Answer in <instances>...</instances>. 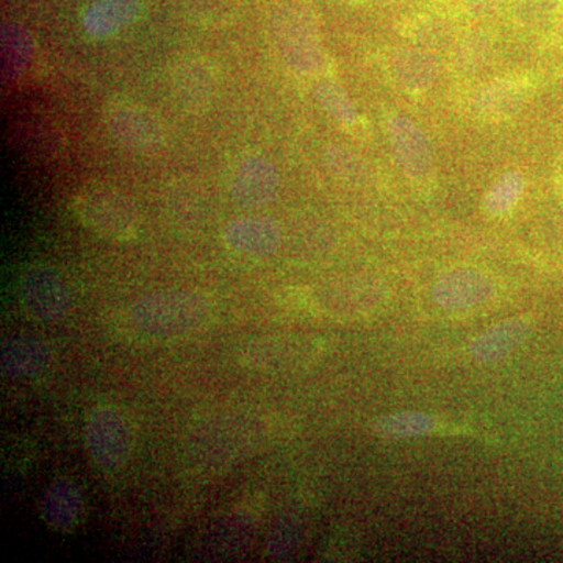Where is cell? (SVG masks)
I'll return each mask as SVG.
<instances>
[{
  "instance_id": "obj_1",
  "label": "cell",
  "mask_w": 563,
  "mask_h": 563,
  "mask_svg": "<svg viewBox=\"0 0 563 563\" xmlns=\"http://www.w3.org/2000/svg\"><path fill=\"white\" fill-rule=\"evenodd\" d=\"M210 317L207 298L192 291L144 296L129 310L132 331L146 339H174L198 331Z\"/></svg>"
},
{
  "instance_id": "obj_2",
  "label": "cell",
  "mask_w": 563,
  "mask_h": 563,
  "mask_svg": "<svg viewBox=\"0 0 563 563\" xmlns=\"http://www.w3.org/2000/svg\"><path fill=\"white\" fill-rule=\"evenodd\" d=\"M70 210L85 228L106 239L131 242L140 231L135 203L109 184L81 188L70 201Z\"/></svg>"
},
{
  "instance_id": "obj_3",
  "label": "cell",
  "mask_w": 563,
  "mask_h": 563,
  "mask_svg": "<svg viewBox=\"0 0 563 563\" xmlns=\"http://www.w3.org/2000/svg\"><path fill=\"white\" fill-rule=\"evenodd\" d=\"M107 128L125 150L154 154L166 143L165 125L161 118L139 102L117 99L106 107Z\"/></svg>"
},
{
  "instance_id": "obj_4",
  "label": "cell",
  "mask_w": 563,
  "mask_h": 563,
  "mask_svg": "<svg viewBox=\"0 0 563 563\" xmlns=\"http://www.w3.org/2000/svg\"><path fill=\"white\" fill-rule=\"evenodd\" d=\"M87 448L102 470L121 468L132 455L131 422L114 407L96 410L87 424Z\"/></svg>"
},
{
  "instance_id": "obj_5",
  "label": "cell",
  "mask_w": 563,
  "mask_h": 563,
  "mask_svg": "<svg viewBox=\"0 0 563 563\" xmlns=\"http://www.w3.org/2000/svg\"><path fill=\"white\" fill-rule=\"evenodd\" d=\"M22 302L31 317L40 321H57L70 309V292L57 273L33 268L22 280Z\"/></svg>"
},
{
  "instance_id": "obj_6",
  "label": "cell",
  "mask_w": 563,
  "mask_h": 563,
  "mask_svg": "<svg viewBox=\"0 0 563 563\" xmlns=\"http://www.w3.org/2000/svg\"><path fill=\"white\" fill-rule=\"evenodd\" d=\"M218 70L207 58L188 57L173 70V90L185 110L203 111L218 90Z\"/></svg>"
},
{
  "instance_id": "obj_7",
  "label": "cell",
  "mask_w": 563,
  "mask_h": 563,
  "mask_svg": "<svg viewBox=\"0 0 563 563\" xmlns=\"http://www.w3.org/2000/svg\"><path fill=\"white\" fill-rule=\"evenodd\" d=\"M388 136L396 161L410 179H426L432 172V151L424 132L402 114L388 122Z\"/></svg>"
},
{
  "instance_id": "obj_8",
  "label": "cell",
  "mask_w": 563,
  "mask_h": 563,
  "mask_svg": "<svg viewBox=\"0 0 563 563\" xmlns=\"http://www.w3.org/2000/svg\"><path fill=\"white\" fill-rule=\"evenodd\" d=\"M493 291L495 285L487 274L474 268H457L437 280L433 298L444 309H468L487 301Z\"/></svg>"
},
{
  "instance_id": "obj_9",
  "label": "cell",
  "mask_w": 563,
  "mask_h": 563,
  "mask_svg": "<svg viewBox=\"0 0 563 563\" xmlns=\"http://www.w3.org/2000/svg\"><path fill=\"white\" fill-rule=\"evenodd\" d=\"M395 80L409 91H426L440 73L439 58L428 47H399L390 55Z\"/></svg>"
},
{
  "instance_id": "obj_10",
  "label": "cell",
  "mask_w": 563,
  "mask_h": 563,
  "mask_svg": "<svg viewBox=\"0 0 563 563\" xmlns=\"http://www.w3.org/2000/svg\"><path fill=\"white\" fill-rule=\"evenodd\" d=\"M84 498L70 481H55L44 493L41 515L55 531L70 532L80 523Z\"/></svg>"
},
{
  "instance_id": "obj_11",
  "label": "cell",
  "mask_w": 563,
  "mask_h": 563,
  "mask_svg": "<svg viewBox=\"0 0 563 563\" xmlns=\"http://www.w3.org/2000/svg\"><path fill=\"white\" fill-rule=\"evenodd\" d=\"M280 40L282 52L292 68L303 74H314L322 68V51L309 22H287Z\"/></svg>"
},
{
  "instance_id": "obj_12",
  "label": "cell",
  "mask_w": 563,
  "mask_h": 563,
  "mask_svg": "<svg viewBox=\"0 0 563 563\" xmlns=\"http://www.w3.org/2000/svg\"><path fill=\"white\" fill-rule=\"evenodd\" d=\"M225 243L247 255L272 254L279 246L280 231L276 222L266 218H246L229 225Z\"/></svg>"
},
{
  "instance_id": "obj_13",
  "label": "cell",
  "mask_w": 563,
  "mask_h": 563,
  "mask_svg": "<svg viewBox=\"0 0 563 563\" xmlns=\"http://www.w3.org/2000/svg\"><path fill=\"white\" fill-rule=\"evenodd\" d=\"M525 84L520 77H499L485 84L474 96V107L487 118H504L523 101Z\"/></svg>"
},
{
  "instance_id": "obj_14",
  "label": "cell",
  "mask_w": 563,
  "mask_h": 563,
  "mask_svg": "<svg viewBox=\"0 0 563 563\" xmlns=\"http://www.w3.org/2000/svg\"><path fill=\"white\" fill-rule=\"evenodd\" d=\"M51 362V352L35 340H16L3 347V376L32 377L43 373Z\"/></svg>"
},
{
  "instance_id": "obj_15",
  "label": "cell",
  "mask_w": 563,
  "mask_h": 563,
  "mask_svg": "<svg viewBox=\"0 0 563 563\" xmlns=\"http://www.w3.org/2000/svg\"><path fill=\"white\" fill-rule=\"evenodd\" d=\"M493 52V40L485 32H470L454 41L450 52V66L454 73H476L487 65Z\"/></svg>"
},
{
  "instance_id": "obj_16",
  "label": "cell",
  "mask_w": 563,
  "mask_h": 563,
  "mask_svg": "<svg viewBox=\"0 0 563 563\" xmlns=\"http://www.w3.org/2000/svg\"><path fill=\"white\" fill-rule=\"evenodd\" d=\"M526 328L521 321H507L485 333L473 346V354L481 361H495L514 350L523 339Z\"/></svg>"
},
{
  "instance_id": "obj_17",
  "label": "cell",
  "mask_w": 563,
  "mask_h": 563,
  "mask_svg": "<svg viewBox=\"0 0 563 563\" xmlns=\"http://www.w3.org/2000/svg\"><path fill=\"white\" fill-rule=\"evenodd\" d=\"M525 179L520 173H507L495 181L485 196V209L495 217L509 213L521 199Z\"/></svg>"
},
{
  "instance_id": "obj_18",
  "label": "cell",
  "mask_w": 563,
  "mask_h": 563,
  "mask_svg": "<svg viewBox=\"0 0 563 563\" xmlns=\"http://www.w3.org/2000/svg\"><path fill=\"white\" fill-rule=\"evenodd\" d=\"M435 428L432 418L421 413H398L379 422V432L387 437H413L429 433Z\"/></svg>"
},
{
  "instance_id": "obj_19",
  "label": "cell",
  "mask_w": 563,
  "mask_h": 563,
  "mask_svg": "<svg viewBox=\"0 0 563 563\" xmlns=\"http://www.w3.org/2000/svg\"><path fill=\"white\" fill-rule=\"evenodd\" d=\"M318 98L325 107V110L344 125H351L355 122V111L352 109L350 99L343 95L339 87L332 84H324L318 88Z\"/></svg>"
},
{
  "instance_id": "obj_20",
  "label": "cell",
  "mask_w": 563,
  "mask_h": 563,
  "mask_svg": "<svg viewBox=\"0 0 563 563\" xmlns=\"http://www.w3.org/2000/svg\"><path fill=\"white\" fill-rule=\"evenodd\" d=\"M328 163L329 168L336 176L343 177V179L355 180L362 177L363 168L361 161L352 152L343 150V147H333L328 154Z\"/></svg>"
},
{
  "instance_id": "obj_21",
  "label": "cell",
  "mask_w": 563,
  "mask_h": 563,
  "mask_svg": "<svg viewBox=\"0 0 563 563\" xmlns=\"http://www.w3.org/2000/svg\"><path fill=\"white\" fill-rule=\"evenodd\" d=\"M558 0H514L515 14L525 24H536L553 11Z\"/></svg>"
},
{
  "instance_id": "obj_22",
  "label": "cell",
  "mask_w": 563,
  "mask_h": 563,
  "mask_svg": "<svg viewBox=\"0 0 563 563\" xmlns=\"http://www.w3.org/2000/svg\"><path fill=\"white\" fill-rule=\"evenodd\" d=\"M466 14L473 18H487L501 10L506 0H459Z\"/></svg>"
},
{
  "instance_id": "obj_23",
  "label": "cell",
  "mask_w": 563,
  "mask_h": 563,
  "mask_svg": "<svg viewBox=\"0 0 563 563\" xmlns=\"http://www.w3.org/2000/svg\"><path fill=\"white\" fill-rule=\"evenodd\" d=\"M374 3H380V5H390V3L398 2V0H373Z\"/></svg>"
}]
</instances>
